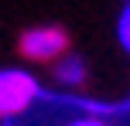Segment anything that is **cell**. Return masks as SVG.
<instances>
[{
	"instance_id": "cell-1",
	"label": "cell",
	"mask_w": 130,
	"mask_h": 126,
	"mask_svg": "<svg viewBox=\"0 0 130 126\" xmlns=\"http://www.w3.org/2000/svg\"><path fill=\"white\" fill-rule=\"evenodd\" d=\"M41 85L27 68H0V116L14 119V116L27 113L38 102Z\"/></svg>"
},
{
	"instance_id": "cell-2",
	"label": "cell",
	"mask_w": 130,
	"mask_h": 126,
	"mask_svg": "<svg viewBox=\"0 0 130 126\" xmlns=\"http://www.w3.org/2000/svg\"><path fill=\"white\" fill-rule=\"evenodd\" d=\"M69 51V34L58 24H38L21 34V55L31 61H55Z\"/></svg>"
},
{
	"instance_id": "cell-3",
	"label": "cell",
	"mask_w": 130,
	"mask_h": 126,
	"mask_svg": "<svg viewBox=\"0 0 130 126\" xmlns=\"http://www.w3.org/2000/svg\"><path fill=\"white\" fill-rule=\"evenodd\" d=\"M86 79H89V65H86L82 55L65 51V55L55 58V82H58V85H65V89H79Z\"/></svg>"
},
{
	"instance_id": "cell-4",
	"label": "cell",
	"mask_w": 130,
	"mask_h": 126,
	"mask_svg": "<svg viewBox=\"0 0 130 126\" xmlns=\"http://www.w3.org/2000/svg\"><path fill=\"white\" fill-rule=\"evenodd\" d=\"M117 38H120V44H123V51L130 55V4L120 10V20H117Z\"/></svg>"
},
{
	"instance_id": "cell-5",
	"label": "cell",
	"mask_w": 130,
	"mask_h": 126,
	"mask_svg": "<svg viewBox=\"0 0 130 126\" xmlns=\"http://www.w3.org/2000/svg\"><path fill=\"white\" fill-rule=\"evenodd\" d=\"M65 126H110V123L103 116H75V119H69Z\"/></svg>"
}]
</instances>
